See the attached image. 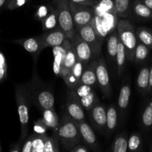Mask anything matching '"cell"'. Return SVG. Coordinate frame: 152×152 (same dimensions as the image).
I'll use <instances>...</instances> for the list:
<instances>
[{"mask_svg":"<svg viewBox=\"0 0 152 152\" xmlns=\"http://www.w3.org/2000/svg\"><path fill=\"white\" fill-rule=\"evenodd\" d=\"M28 87L32 104L35 105L40 111L54 108V95L47 84L39 77L36 64H34L32 78L28 83Z\"/></svg>","mask_w":152,"mask_h":152,"instance_id":"1","label":"cell"},{"mask_svg":"<svg viewBox=\"0 0 152 152\" xmlns=\"http://www.w3.org/2000/svg\"><path fill=\"white\" fill-rule=\"evenodd\" d=\"M15 97L21 126V134L19 142L22 143L28 137L30 121V106L32 103L30 96L28 83L16 86Z\"/></svg>","mask_w":152,"mask_h":152,"instance_id":"2","label":"cell"},{"mask_svg":"<svg viewBox=\"0 0 152 152\" xmlns=\"http://www.w3.org/2000/svg\"><path fill=\"white\" fill-rule=\"evenodd\" d=\"M53 137L65 151H69L82 140L78 123L65 114L62 116L57 129L53 131Z\"/></svg>","mask_w":152,"mask_h":152,"instance_id":"3","label":"cell"},{"mask_svg":"<svg viewBox=\"0 0 152 152\" xmlns=\"http://www.w3.org/2000/svg\"><path fill=\"white\" fill-rule=\"evenodd\" d=\"M117 29L120 41L124 45L127 51L128 60L134 62L135 49L138 43L136 28L130 21L120 19L117 22Z\"/></svg>","mask_w":152,"mask_h":152,"instance_id":"4","label":"cell"},{"mask_svg":"<svg viewBox=\"0 0 152 152\" xmlns=\"http://www.w3.org/2000/svg\"><path fill=\"white\" fill-rule=\"evenodd\" d=\"M59 17V28L64 31L67 38L72 39L76 34L73 16L68 0H53Z\"/></svg>","mask_w":152,"mask_h":152,"instance_id":"5","label":"cell"},{"mask_svg":"<svg viewBox=\"0 0 152 152\" xmlns=\"http://www.w3.org/2000/svg\"><path fill=\"white\" fill-rule=\"evenodd\" d=\"M96 80L98 87L105 98L111 97L112 96V87L110 80L109 73L107 62L102 56H99L96 58Z\"/></svg>","mask_w":152,"mask_h":152,"instance_id":"6","label":"cell"},{"mask_svg":"<svg viewBox=\"0 0 152 152\" xmlns=\"http://www.w3.org/2000/svg\"><path fill=\"white\" fill-rule=\"evenodd\" d=\"M69 6L73 16L75 29L91 23L95 14L93 7L75 4L70 1Z\"/></svg>","mask_w":152,"mask_h":152,"instance_id":"7","label":"cell"},{"mask_svg":"<svg viewBox=\"0 0 152 152\" xmlns=\"http://www.w3.org/2000/svg\"><path fill=\"white\" fill-rule=\"evenodd\" d=\"M76 31L91 46L95 55L97 57L100 56L104 39L98 34L91 24H88L85 26L77 28Z\"/></svg>","mask_w":152,"mask_h":152,"instance_id":"8","label":"cell"},{"mask_svg":"<svg viewBox=\"0 0 152 152\" xmlns=\"http://www.w3.org/2000/svg\"><path fill=\"white\" fill-rule=\"evenodd\" d=\"M65 114L77 123L86 120L84 108L82 105L77 95L73 90H70L68 94L67 100L65 102Z\"/></svg>","mask_w":152,"mask_h":152,"instance_id":"9","label":"cell"},{"mask_svg":"<svg viewBox=\"0 0 152 152\" xmlns=\"http://www.w3.org/2000/svg\"><path fill=\"white\" fill-rule=\"evenodd\" d=\"M71 40L78 60L88 63L97 58L91 46L80 37L78 33L76 32L74 38Z\"/></svg>","mask_w":152,"mask_h":152,"instance_id":"10","label":"cell"},{"mask_svg":"<svg viewBox=\"0 0 152 152\" xmlns=\"http://www.w3.org/2000/svg\"><path fill=\"white\" fill-rule=\"evenodd\" d=\"M91 123L94 129L99 132H105L106 129L107 108L103 104L99 103L94 105L88 111Z\"/></svg>","mask_w":152,"mask_h":152,"instance_id":"11","label":"cell"},{"mask_svg":"<svg viewBox=\"0 0 152 152\" xmlns=\"http://www.w3.org/2000/svg\"><path fill=\"white\" fill-rule=\"evenodd\" d=\"M119 41H120V37H119L117 29L116 28L109 34L106 42L107 61L113 72H117L116 58H117Z\"/></svg>","mask_w":152,"mask_h":152,"instance_id":"12","label":"cell"},{"mask_svg":"<svg viewBox=\"0 0 152 152\" xmlns=\"http://www.w3.org/2000/svg\"><path fill=\"white\" fill-rule=\"evenodd\" d=\"M131 95H132V82L129 76H126L125 80L122 83L118 101H117V107L121 119H123V117H125L130 102Z\"/></svg>","mask_w":152,"mask_h":152,"instance_id":"13","label":"cell"},{"mask_svg":"<svg viewBox=\"0 0 152 152\" xmlns=\"http://www.w3.org/2000/svg\"><path fill=\"white\" fill-rule=\"evenodd\" d=\"M39 36L41 39L44 49L48 47L53 48L55 46L62 45L67 39L66 35L60 28L52 31H44L43 34Z\"/></svg>","mask_w":152,"mask_h":152,"instance_id":"14","label":"cell"},{"mask_svg":"<svg viewBox=\"0 0 152 152\" xmlns=\"http://www.w3.org/2000/svg\"><path fill=\"white\" fill-rule=\"evenodd\" d=\"M78 126L80 134H81V139L83 142L91 151H99L100 148L98 144L97 139L91 126L86 122V120L78 123Z\"/></svg>","mask_w":152,"mask_h":152,"instance_id":"15","label":"cell"},{"mask_svg":"<svg viewBox=\"0 0 152 152\" xmlns=\"http://www.w3.org/2000/svg\"><path fill=\"white\" fill-rule=\"evenodd\" d=\"M15 43L20 45L24 48L29 53H31L34 59V64H37V59L39 56L40 53L43 50V45L42 43L39 36L30 38L22 39L15 40Z\"/></svg>","mask_w":152,"mask_h":152,"instance_id":"16","label":"cell"},{"mask_svg":"<svg viewBox=\"0 0 152 152\" xmlns=\"http://www.w3.org/2000/svg\"><path fill=\"white\" fill-rule=\"evenodd\" d=\"M87 64L88 63H85L81 61L77 60L75 65L70 70L69 72L65 77H62V80L65 81V83L70 90L75 89L80 83L82 74H83V71Z\"/></svg>","mask_w":152,"mask_h":152,"instance_id":"17","label":"cell"},{"mask_svg":"<svg viewBox=\"0 0 152 152\" xmlns=\"http://www.w3.org/2000/svg\"><path fill=\"white\" fill-rule=\"evenodd\" d=\"M63 45L65 48V54L64 58L63 63H62V70H61L60 77H63L68 74L70 70L73 68L76 62H77V54L73 47L72 42L70 39L67 38L63 43Z\"/></svg>","mask_w":152,"mask_h":152,"instance_id":"18","label":"cell"},{"mask_svg":"<svg viewBox=\"0 0 152 152\" xmlns=\"http://www.w3.org/2000/svg\"><path fill=\"white\" fill-rule=\"evenodd\" d=\"M150 65L145 63L142 65L138 72L136 80V87L138 91L143 96L148 94L149 87Z\"/></svg>","mask_w":152,"mask_h":152,"instance_id":"19","label":"cell"},{"mask_svg":"<svg viewBox=\"0 0 152 152\" xmlns=\"http://www.w3.org/2000/svg\"><path fill=\"white\" fill-rule=\"evenodd\" d=\"M131 13L139 20L152 19V10L147 7L141 0H132Z\"/></svg>","mask_w":152,"mask_h":152,"instance_id":"20","label":"cell"},{"mask_svg":"<svg viewBox=\"0 0 152 152\" xmlns=\"http://www.w3.org/2000/svg\"><path fill=\"white\" fill-rule=\"evenodd\" d=\"M96 59L91 61L87 64L83 71V74H82L80 83L88 85V86H92V87L98 86L97 80H96Z\"/></svg>","mask_w":152,"mask_h":152,"instance_id":"21","label":"cell"},{"mask_svg":"<svg viewBox=\"0 0 152 152\" xmlns=\"http://www.w3.org/2000/svg\"><path fill=\"white\" fill-rule=\"evenodd\" d=\"M119 112L114 104H110L107 107V122L105 133L110 135L116 130L118 123Z\"/></svg>","mask_w":152,"mask_h":152,"instance_id":"22","label":"cell"},{"mask_svg":"<svg viewBox=\"0 0 152 152\" xmlns=\"http://www.w3.org/2000/svg\"><path fill=\"white\" fill-rule=\"evenodd\" d=\"M53 48V71L56 77H60L61 70H62V63H63L64 58L65 54V48L63 44L62 45L55 46Z\"/></svg>","mask_w":152,"mask_h":152,"instance_id":"23","label":"cell"},{"mask_svg":"<svg viewBox=\"0 0 152 152\" xmlns=\"http://www.w3.org/2000/svg\"><path fill=\"white\" fill-rule=\"evenodd\" d=\"M128 60L127 51L124 45L121 41H119L117 48V54L116 58V68H117V75L119 78L123 76L126 66V61Z\"/></svg>","mask_w":152,"mask_h":152,"instance_id":"24","label":"cell"},{"mask_svg":"<svg viewBox=\"0 0 152 152\" xmlns=\"http://www.w3.org/2000/svg\"><path fill=\"white\" fill-rule=\"evenodd\" d=\"M150 51L151 48L138 40L137 45L135 49L134 62L138 65H142L147 63V61L149 58Z\"/></svg>","mask_w":152,"mask_h":152,"instance_id":"25","label":"cell"},{"mask_svg":"<svg viewBox=\"0 0 152 152\" xmlns=\"http://www.w3.org/2000/svg\"><path fill=\"white\" fill-rule=\"evenodd\" d=\"M42 113V120L45 123V125L48 129H52L53 131L56 130L59 126L60 120H59L57 114L55 111L54 108L43 110Z\"/></svg>","mask_w":152,"mask_h":152,"instance_id":"26","label":"cell"},{"mask_svg":"<svg viewBox=\"0 0 152 152\" xmlns=\"http://www.w3.org/2000/svg\"><path fill=\"white\" fill-rule=\"evenodd\" d=\"M41 22L43 31H52L59 28V17L56 7H52L49 14Z\"/></svg>","mask_w":152,"mask_h":152,"instance_id":"27","label":"cell"},{"mask_svg":"<svg viewBox=\"0 0 152 152\" xmlns=\"http://www.w3.org/2000/svg\"><path fill=\"white\" fill-rule=\"evenodd\" d=\"M141 126L145 132L151 130L152 128V98L147 101L143 107L141 114Z\"/></svg>","mask_w":152,"mask_h":152,"instance_id":"28","label":"cell"},{"mask_svg":"<svg viewBox=\"0 0 152 152\" xmlns=\"http://www.w3.org/2000/svg\"><path fill=\"white\" fill-rule=\"evenodd\" d=\"M128 137L126 133H120L116 136L110 147V151L113 152H127Z\"/></svg>","mask_w":152,"mask_h":152,"instance_id":"29","label":"cell"},{"mask_svg":"<svg viewBox=\"0 0 152 152\" xmlns=\"http://www.w3.org/2000/svg\"><path fill=\"white\" fill-rule=\"evenodd\" d=\"M114 1L119 17L126 18L130 15L132 0H114Z\"/></svg>","mask_w":152,"mask_h":152,"instance_id":"30","label":"cell"},{"mask_svg":"<svg viewBox=\"0 0 152 152\" xmlns=\"http://www.w3.org/2000/svg\"><path fill=\"white\" fill-rule=\"evenodd\" d=\"M138 40L152 50V30L147 27L140 26L136 29Z\"/></svg>","mask_w":152,"mask_h":152,"instance_id":"31","label":"cell"},{"mask_svg":"<svg viewBox=\"0 0 152 152\" xmlns=\"http://www.w3.org/2000/svg\"><path fill=\"white\" fill-rule=\"evenodd\" d=\"M142 137L140 134L134 132L128 139V149L130 151H140L142 149Z\"/></svg>","mask_w":152,"mask_h":152,"instance_id":"32","label":"cell"},{"mask_svg":"<svg viewBox=\"0 0 152 152\" xmlns=\"http://www.w3.org/2000/svg\"><path fill=\"white\" fill-rule=\"evenodd\" d=\"M80 99V102H81L82 105L84 108L85 111H88L94 106L96 104L99 103V99L98 98L97 95H96V92L94 91V90L92 91L91 92L88 94L86 95V96H83L81 98H79Z\"/></svg>","mask_w":152,"mask_h":152,"instance_id":"33","label":"cell"},{"mask_svg":"<svg viewBox=\"0 0 152 152\" xmlns=\"http://www.w3.org/2000/svg\"><path fill=\"white\" fill-rule=\"evenodd\" d=\"M47 134L34 133L32 134V150L31 152H44L45 142Z\"/></svg>","mask_w":152,"mask_h":152,"instance_id":"34","label":"cell"},{"mask_svg":"<svg viewBox=\"0 0 152 152\" xmlns=\"http://www.w3.org/2000/svg\"><path fill=\"white\" fill-rule=\"evenodd\" d=\"M59 141L55 137H48L46 135L45 142L44 152H58L59 151Z\"/></svg>","mask_w":152,"mask_h":152,"instance_id":"35","label":"cell"},{"mask_svg":"<svg viewBox=\"0 0 152 152\" xmlns=\"http://www.w3.org/2000/svg\"><path fill=\"white\" fill-rule=\"evenodd\" d=\"M53 6L48 5V4H41L37 7L35 13H34V18L37 21L42 22L51 10Z\"/></svg>","mask_w":152,"mask_h":152,"instance_id":"36","label":"cell"},{"mask_svg":"<svg viewBox=\"0 0 152 152\" xmlns=\"http://www.w3.org/2000/svg\"><path fill=\"white\" fill-rule=\"evenodd\" d=\"M93 90L94 89L92 86L83 84V83H80L78 86L73 91H74V92H75L76 94L77 95L79 98H81L83 96H86V95L88 94Z\"/></svg>","mask_w":152,"mask_h":152,"instance_id":"37","label":"cell"},{"mask_svg":"<svg viewBox=\"0 0 152 152\" xmlns=\"http://www.w3.org/2000/svg\"><path fill=\"white\" fill-rule=\"evenodd\" d=\"M48 128L45 125L42 119L37 120L35 123H34V131L35 133L40 134H46L47 133V130Z\"/></svg>","mask_w":152,"mask_h":152,"instance_id":"38","label":"cell"},{"mask_svg":"<svg viewBox=\"0 0 152 152\" xmlns=\"http://www.w3.org/2000/svg\"><path fill=\"white\" fill-rule=\"evenodd\" d=\"M28 1L29 0H9L7 2V7L10 10H14L25 5Z\"/></svg>","mask_w":152,"mask_h":152,"instance_id":"39","label":"cell"},{"mask_svg":"<svg viewBox=\"0 0 152 152\" xmlns=\"http://www.w3.org/2000/svg\"><path fill=\"white\" fill-rule=\"evenodd\" d=\"M6 74H7V65L4 55H2L0 59V82L4 80V77H6Z\"/></svg>","mask_w":152,"mask_h":152,"instance_id":"40","label":"cell"},{"mask_svg":"<svg viewBox=\"0 0 152 152\" xmlns=\"http://www.w3.org/2000/svg\"><path fill=\"white\" fill-rule=\"evenodd\" d=\"M90 148L86 145V144L83 142V143H81V142H79V143L76 144L74 146H73L71 149L68 151L70 152H88L90 151Z\"/></svg>","mask_w":152,"mask_h":152,"instance_id":"41","label":"cell"},{"mask_svg":"<svg viewBox=\"0 0 152 152\" xmlns=\"http://www.w3.org/2000/svg\"><path fill=\"white\" fill-rule=\"evenodd\" d=\"M32 150V134L25 139L22 146V152H31Z\"/></svg>","mask_w":152,"mask_h":152,"instance_id":"42","label":"cell"},{"mask_svg":"<svg viewBox=\"0 0 152 152\" xmlns=\"http://www.w3.org/2000/svg\"><path fill=\"white\" fill-rule=\"evenodd\" d=\"M70 2L75 3L78 4H83V5L87 6H94L97 3V0H68Z\"/></svg>","mask_w":152,"mask_h":152,"instance_id":"43","label":"cell"},{"mask_svg":"<svg viewBox=\"0 0 152 152\" xmlns=\"http://www.w3.org/2000/svg\"><path fill=\"white\" fill-rule=\"evenodd\" d=\"M148 94L152 96V62L150 65V77H149V87H148Z\"/></svg>","mask_w":152,"mask_h":152,"instance_id":"44","label":"cell"},{"mask_svg":"<svg viewBox=\"0 0 152 152\" xmlns=\"http://www.w3.org/2000/svg\"><path fill=\"white\" fill-rule=\"evenodd\" d=\"M22 143L18 142L17 143H16L15 145H13V146L11 147L10 151L11 152H19L22 151Z\"/></svg>","mask_w":152,"mask_h":152,"instance_id":"45","label":"cell"},{"mask_svg":"<svg viewBox=\"0 0 152 152\" xmlns=\"http://www.w3.org/2000/svg\"><path fill=\"white\" fill-rule=\"evenodd\" d=\"M145 5L152 10V0H141Z\"/></svg>","mask_w":152,"mask_h":152,"instance_id":"46","label":"cell"},{"mask_svg":"<svg viewBox=\"0 0 152 152\" xmlns=\"http://www.w3.org/2000/svg\"><path fill=\"white\" fill-rule=\"evenodd\" d=\"M7 0H0V8L6 3Z\"/></svg>","mask_w":152,"mask_h":152,"instance_id":"47","label":"cell"},{"mask_svg":"<svg viewBox=\"0 0 152 152\" xmlns=\"http://www.w3.org/2000/svg\"><path fill=\"white\" fill-rule=\"evenodd\" d=\"M149 151L152 152V142H151V144H150L149 145Z\"/></svg>","mask_w":152,"mask_h":152,"instance_id":"48","label":"cell"},{"mask_svg":"<svg viewBox=\"0 0 152 152\" xmlns=\"http://www.w3.org/2000/svg\"><path fill=\"white\" fill-rule=\"evenodd\" d=\"M2 53H1V51H0V59H1V56H2Z\"/></svg>","mask_w":152,"mask_h":152,"instance_id":"49","label":"cell"},{"mask_svg":"<svg viewBox=\"0 0 152 152\" xmlns=\"http://www.w3.org/2000/svg\"><path fill=\"white\" fill-rule=\"evenodd\" d=\"M1 151V145H0V152Z\"/></svg>","mask_w":152,"mask_h":152,"instance_id":"50","label":"cell"}]
</instances>
